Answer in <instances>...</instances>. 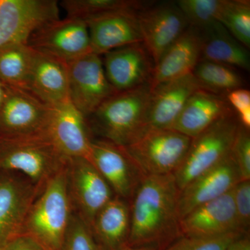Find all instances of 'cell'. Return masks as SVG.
Here are the masks:
<instances>
[{"instance_id":"8","label":"cell","mask_w":250,"mask_h":250,"mask_svg":"<svg viewBox=\"0 0 250 250\" xmlns=\"http://www.w3.org/2000/svg\"><path fill=\"white\" fill-rule=\"evenodd\" d=\"M68 98L88 118L108 98L117 93L110 84L102 56L90 52L67 62Z\"/></svg>"},{"instance_id":"14","label":"cell","mask_w":250,"mask_h":250,"mask_svg":"<svg viewBox=\"0 0 250 250\" xmlns=\"http://www.w3.org/2000/svg\"><path fill=\"white\" fill-rule=\"evenodd\" d=\"M90 161L109 184L115 195L129 202L144 174L123 147L93 138Z\"/></svg>"},{"instance_id":"1","label":"cell","mask_w":250,"mask_h":250,"mask_svg":"<svg viewBox=\"0 0 250 250\" xmlns=\"http://www.w3.org/2000/svg\"><path fill=\"white\" fill-rule=\"evenodd\" d=\"M173 174L145 176L130 202L128 247L165 249L182 236Z\"/></svg>"},{"instance_id":"24","label":"cell","mask_w":250,"mask_h":250,"mask_svg":"<svg viewBox=\"0 0 250 250\" xmlns=\"http://www.w3.org/2000/svg\"><path fill=\"white\" fill-rule=\"evenodd\" d=\"M100 250H121L128 247L130 203L114 197L98 212L90 228Z\"/></svg>"},{"instance_id":"6","label":"cell","mask_w":250,"mask_h":250,"mask_svg":"<svg viewBox=\"0 0 250 250\" xmlns=\"http://www.w3.org/2000/svg\"><path fill=\"white\" fill-rule=\"evenodd\" d=\"M191 138L175 130H149L123 147L145 176L173 174L182 164Z\"/></svg>"},{"instance_id":"31","label":"cell","mask_w":250,"mask_h":250,"mask_svg":"<svg viewBox=\"0 0 250 250\" xmlns=\"http://www.w3.org/2000/svg\"><path fill=\"white\" fill-rule=\"evenodd\" d=\"M244 235L246 233L236 231L214 237L182 236L163 250H228Z\"/></svg>"},{"instance_id":"22","label":"cell","mask_w":250,"mask_h":250,"mask_svg":"<svg viewBox=\"0 0 250 250\" xmlns=\"http://www.w3.org/2000/svg\"><path fill=\"white\" fill-rule=\"evenodd\" d=\"M200 32L188 27L154 64L149 81L151 89L161 83L192 74L200 61Z\"/></svg>"},{"instance_id":"23","label":"cell","mask_w":250,"mask_h":250,"mask_svg":"<svg viewBox=\"0 0 250 250\" xmlns=\"http://www.w3.org/2000/svg\"><path fill=\"white\" fill-rule=\"evenodd\" d=\"M28 92L48 106L67 100V62L35 50Z\"/></svg>"},{"instance_id":"33","label":"cell","mask_w":250,"mask_h":250,"mask_svg":"<svg viewBox=\"0 0 250 250\" xmlns=\"http://www.w3.org/2000/svg\"><path fill=\"white\" fill-rule=\"evenodd\" d=\"M231 154L239 170L242 181H250V129L240 123Z\"/></svg>"},{"instance_id":"16","label":"cell","mask_w":250,"mask_h":250,"mask_svg":"<svg viewBox=\"0 0 250 250\" xmlns=\"http://www.w3.org/2000/svg\"><path fill=\"white\" fill-rule=\"evenodd\" d=\"M139 11L118 10L85 20L92 52L102 56L113 49L142 42Z\"/></svg>"},{"instance_id":"32","label":"cell","mask_w":250,"mask_h":250,"mask_svg":"<svg viewBox=\"0 0 250 250\" xmlns=\"http://www.w3.org/2000/svg\"><path fill=\"white\" fill-rule=\"evenodd\" d=\"M60 250H100L89 227L74 210Z\"/></svg>"},{"instance_id":"25","label":"cell","mask_w":250,"mask_h":250,"mask_svg":"<svg viewBox=\"0 0 250 250\" xmlns=\"http://www.w3.org/2000/svg\"><path fill=\"white\" fill-rule=\"evenodd\" d=\"M200 61L218 62L249 70L250 57L246 47L233 37L220 23L202 32Z\"/></svg>"},{"instance_id":"18","label":"cell","mask_w":250,"mask_h":250,"mask_svg":"<svg viewBox=\"0 0 250 250\" xmlns=\"http://www.w3.org/2000/svg\"><path fill=\"white\" fill-rule=\"evenodd\" d=\"M232 154L211 168L192 179L181 190L179 201L180 220L199 206L223 196L241 182Z\"/></svg>"},{"instance_id":"38","label":"cell","mask_w":250,"mask_h":250,"mask_svg":"<svg viewBox=\"0 0 250 250\" xmlns=\"http://www.w3.org/2000/svg\"><path fill=\"white\" fill-rule=\"evenodd\" d=\"M7 92L8 87L0 81V108H1L3 103H4Z\"/></svg>"},{"instance_id":"26","label":"cell","mask_w":250,"mask_h":250,"mask_svg":"<svg viewBox=\"0 0 250 250\" xmlns=\"http://www.w3.org/2000/svg\"><path fill=\"white\" fill-rule=\"evenodd\" d=\"M35 50L14 42L0 48V81L9 88L28 91Z\"/></svg>"},{"instance_id":"30","label":"cell","mask_w":250,"mask_h":250,"mask_svg":"<svg viewBox=\"0 0 250 250\" xmlns=\"http://www.w3.org/2000/svg\"><path fill=\"white\" fill-rule=\"evenodd\" d=\"M224 0H179L189 27L202 32L214 27L218 22Z\"/></svg>"},{"instance_id":"12","label":"cell","mask_w":250,"mask_h":250,"mask_svg":"<svg viewBox=\"0 0 250 250\" xmlns=\"http://www.w3.org/2000/svg\"><path fill=\"white\" fill-rule=\"evenodd\" d=\"M41 189L22 174L0 171V250L21 234Z\"/></svg>"},{"instance_id":"7","label":"cell","mask_w":250,"mask_h":250,"mask_svg":"<svg viewBox=\"0 0 250 250\" xmlns=\"http://www.w3.org/2000/svg\"><path fill=\"white\" fill-rule=\"evenodd\" d=\"M67 178L72 208L90 229L98 212L116 195L91 161L84 158H68Z\"/></svg>"},{"instance_id":"19","label":"cell","mask_w":250,"mask_h":250,"mask_svg":"<svg viewBox=\"0 0 250 250\" xmlns=\"http://www.w3.org/2000/svg\"><path fill=\"white\" fill-rule=\"evenodd\" d=\"M232 190L186 215L180 221L182 236L214 237L242 232L237 220Z\"/></svg>"},{"instance_id":"39","label":"cell","mask_w":250,"mask_h":250,"mask_svg":"<svg viewBox=\"0 0 250 250\" xmlns=\"http://www.w3.org/2000/svg\"><path fill=\"white\" fill-rule=\"evenodd\" d=\"M121 250H156L150 248H146V247H140V248H132V247H126L124 249Z\"/></svg>"},{"instance_id":"2","label":"cell","mask_w":250,"mask_h":250,"mask_svg":"<svg viewBox=\"0 0 250 250\" xmlns=\"http://www.w3.org/2000/svg\"><path fill=\"white\" fill-rule=\"evenodd\" d=\"M151 91L146 83L113 94L86 118L92 134L124 147L139 139L146 133Z\"/></svg>"},{"instance_id":"37","label":"cell","mask_w":250,"mask_h":250,"mask_svg":"<svg viewBox=\"0 0 250 250\" xmlns=\"http://www.w3.org/2000/svg\"><path fill=\"white\" fill-rule=\"evenodd\" d=\"M228 250H250V234L244 235L237 240Z\"/></svg>"},{"instance_id":"13","label":"cell","mask_w":250,"mask_h":250,"mask_svg":"<svg viewBox=\"0 0 250 250\" xmlns=\"http://www.w3.org/2000/svg\"><path fill=\"white\" fill-rule=\"evenodd\" d=\"M27 44L65 62L93 52L86 23L76 18L47 23L31 36Z\"/></svg>"},{"instance_id":"20","label":"cell","mask_w":250,"mask_h":250,"mask_svg":"<svg viewBox=\"0 0 250 250\" xmlns=\"http://www.w3.org/2000/svg\"><path fill=\"white\" fill-rule=\"evenodd\" d=\"M199 89L201 88L192 73L151 89L146 132L170 129L188 100Z\"/></svg>"},{"instance_id":"28","label":"cell","mask_w":250,"mask_h":250,"mask_svg":"<svg viewBox=\"0 0 250 250\" xmlns=\"http://www.w3.org/2000/svg\"><path fill=\"white\" fill-rule=\"evenodd\" d=\"M218 22L247 49L250 47V3L247 0H224Z\"/></svg>"},{"instance_id":"11","label":"cell","mask_w":250,"mask_h":250,"mask_svg":"<svg viewBox=\"0 0 250 250\" xmlns=\"http://www.w3.org/2000/svg\"><path fill=\"white\" fill-rule=\"evenodd\" d=\"M138 18L143 44L154 64L189 27L176 1L149 3Z\"/></svg>"},{"instance_id":"9","label":"cell","mask_w":250,"mask_h":250,"mask_svg":"<svg viewBox=\"0 0 250 250\" xmlns=\"http://www.w3.org/2000/svg\"><path fill=\"white\" fill-rule=\"evenodd\" d=\"M59 19L55 0H0V48L14 42L27 44L36 30Z\"/></svg>"},{"instance_id":"36","label":"cell","mask_w":250,"mask_h":250,"mask_svg":"<svg viewBox=\"0 0 250 250\" xmlns=\"http://www.w3.org/2000/svg\"><path fill=\"white\" fill-rule=\"evenodd\" d=\"M1 250H45L29 235L21 233L6 243Z\"/></svg>"},{"instance_id":"5","label":"cell","mask_w":250,"mask_h":250,"mask_svg":"<svg viewBox=\"0 0 250 250\" xmlns=\"http://www.w3.org/2000/svg\"><path fill=\"white\" fill-rule=\"evenodd\" d=\"M239 125L238 116L233 113L192 138L182 164L173 174L180 191L231 154Z\"/></svg>"},{"instance_id":"10","label":"cell","mask_w":250,"mask_h":250,"mask_svg":"<svg viewBox=\"0 0 250 250\" xmlns=\"http://www.w3.org/2000/svg\"><path fill=\"white\" fill-rule=\"evenodd\" d=\"M43 134L67 158L90 161L93 137L86 118L69 98L49 106Z\"/></svg>"},{"instance_id":"3","label":"cell","mask_w":250,"mask_h":250,"mask_svg":"<svg viewBox=\"0 0 250 250\" xmlns=\"http://www.w3.org/2000/svg\"><path fill=\"white\" fill-rule=\"evenodd\" d=\"M72 212L66 164L41 189L28 212L21 233L29 235L45 250H60Z\"/></svg>"},{"instance_id":"34","label":"cell","mask_w":250,"mask_h":250,"mask_svg":"<svg viewBox=\"0 0 250 250\" xmlns=\"http://www.w3.org/2000/svg\"><path fill=\"white\" fill-rule=\"evenodd\" d=\"M232 192L238 227L242 232L249 234L250 181H241L233 188Z\"/></svg>"},{"instance_id":"27","label":"cell","mask_w":250,"mask_h":250,"mask_svg":"<svg viewBox=\"0 0 250 250\" xmlns=\"http://www.w3.org/2000/svg\"><path fill=\"white\" fill-rule=\"evenodd\" d=\"M192 75L201 89L225 96L243 85V79L233 67L218 62L200 61Z\"/></svg>"},{"instance_id":"4","label":"cell","mask_w":250,"mask_h":250,"mask_svg":"<svg viewBox=\"0 0 250 250\" xmlns=\"http://www.w3.org/2000/svg\"><path fill=\"white\" fill-rule=\"evenodd\" d=\"M67 160L44 134L0 136V171L22 174L41 190Z\"/></svg>"},{"instance_id":"17","label":"cell","mask_w":250,"mask_h":250,"mask_svg":"<svg viewBox=\"0 0 250 250\" xmlns=\"http://www.w3.org/2000/svg\"><path fill=\"white\" fill-rule=\"evenodd\" d=\"M104 68L116 92L149 83L154 62L143 42L131 44L103 54Z\"/></svg>"},{"instance_id":"15","label":"cell","mask_w":250,"mask_h":250,"mask_svg":"<svg viewBox=\"0 0 250 250\" xmlns=\"http://www.w3.org/2000/svg\"><path fill=\"white\" fill-rule=\"evenodd\" d=\"M49 106L25 90L8 87L0 108V136H31L43 134Z\"/></svg>"},{"instance_id":"35","label":"cell","mask_w":250,"mask_h":250,"mask_svg":"<svg viewBox=\"0 0 250 250\" xmlns=\"http://www.w3.org/2000/svg\"><path fill=\"white\" fill-rule=\"evenodd\" d=\"M227 100L233 109L238 114L250 110V92L249 90L240 88L229 92L227 95Z\"/></svg>"},{"instance_id":"21","label":"cell","mask_w":250,"mask_h":250,"mask_svg":"<svg viewBox=\"0 0 250 250\" xmlns=\"http://www.w3.org/2000/svg\"><path fill=\"white\" fill-rule=\"evenodd\" d=\"M233 113L234 111L225 95L199 89L188 100L170 129L192 139Z\"/></svg>"},{"instance_id":"29","label":"cell","mask_w":250,"mask_h":250,"mask_svg":"<svg viewBox=\"0 0 250 250\" xmlns=\"http://www.w3.org/2000/svg\"><path fill=\"white\" fill-rule=\"evenodd\" d=\"M60 4L66 11L67 18L84 21L93 16L118 10H141L148 2L131 0H63Z\"/></svg>"}]
</instances>
